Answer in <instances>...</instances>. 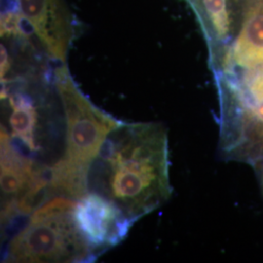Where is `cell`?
Listing matches in <instances>:
<instances>
[{"mask_svg": "<svg viewBox=\"0 0 263 263\" xmlns=\"http://www.w3.org/2000/svg\"><path fill=\"white\" fill-rule=\"evenodd\" d=\"M57 89L66 119V149L50 167V190L78 200L89 191V172L108 135L122 122L92 104L65 67L57 73Z\"/></svg>", "mask_w": 263, "mask_h": 263, "instance_id": "obj_2", "label": "cell"}, {"mask_svg": "<svg viewBox=\"0 0 263 263\" xmlns=\"http://www.w3.org/2000/svg\"><path fill=\"white\" fill-rule=\"evenodd\" d=\"M1 99L8 100L10 136L20 148L30 156L42 149L44 113L41 104L25 93L4 92ZM9 133V132H8Z\"/></svg>", "mask_w": 263, "mask_h": 263, "instance_id": "obj_7", "label": "cell"}, {"mask_svg": "<svg viewBox=\"0 0 263 263\" xmlns=\"http://www.w3.org/2000/svg\"><path fill=\"white\" fill-rule=\"evenodd\" d=\"M20 8L48 53L63 63L73 36L69 14L62 0H18Z\"/></svg>", "mask_w": 263, "mask_h": 263, "instance_id": "obj_5", "label": "cell"}, {"mask_svg": "<svg viewBox=\"0 0 263 263\" xmlns=\"http://www.w3.org/2000/svg\"><path fill=\"white\" fill-rule=\"evenodd\" d=\"M197 11L208 37L216 43H226L235 28L236 5L247 6L245 0H189ZM249 2V0H247Z\"/></svg>", "mask_w": 263, "mask_h": 263, "instance_id": "obj_8", "label": "cell"}, {"mask_svg": "<svg viewBox=\"0 0 263 263\" xmlns=\"http://www.w3.org/2000/svg\"><path fill=\"white\" fill-rule=\"evenodd\" d=\"M76 200L49 198L29 216L13 236L5 262H82L98 256L85 240L74 219Z\"/></svg>", "mask_w": 263, "mask_h": 263, "instance_id": "obj_3", "label": "cell"}, {"mask_svg": "<svg viewBox=\"0 0 263 263\" xmlns=\"http://www.w3.org/2000/svg\"><path fill=\"white\" fill-rule=\"evenodd\" d=\"M73 215L78 229L97 256L121 243L134 224L112 201L94 191L76 200Z\"/></svg>", "mask_w": 263, "mask_h": 263, "instance_id": "obj_4", "label": "cell"}, {"mask_svg": "<svg viewBox=\"0 0 263 263\" xmlns=\"http://www.w3.org/2000/svg\"><path fill=\"white\" fill-rule=\"evenodd\" d=\"M88 190L102 194L135 223L171 196L166 129L158 123H121L95 159Z\"/></svg>", "mask_w": 263, "mask_h": 263, "instance_id": "obj_1", "label": "cell"}, {"mask_svg": "<svg viewBox=\"0 0 263 263\" xmlns=\"http://www.w3.org/2000/svg\"><path fill=\"white\" fill-rule=\"evenodd\" d=\"M216 66H221V74L263 67V0L254 1L245 11L235 41Z\"/></svg>", "mask_w": 263, "mask_h": 263, "instance_id": "obj_6", "label": "cell"}]
</instances>
